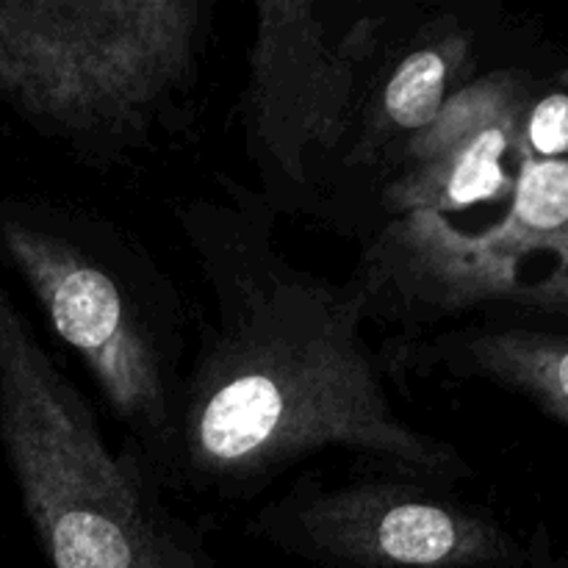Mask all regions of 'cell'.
Masks as SVG:
<instances>
[{
	"label": "cell",
	"mask_w": 568,
	"mask_h": 568,
	"mask_svg": "<svg viewBox=\"0 0 568 568\" xmlns=\"http://www.w3.org/2000/svg\"><path fill=\"white\" fill-rule=\"evenodd\" d=\"M414 3L258 0L242 94L255 192L277 216L338 222L344 159L366 87Z\"/></svg>",
	"instance_id": "cell-5"
},
{
	"label": "cell",
	"mask_w": 568,
	"mask_h": 568,
	"mask_svg": "<svg viewBox=\"0 0 568 568\" xmlns=\"http://www.w3.org/2000/svg\"><path fill=\"white\" fill-rule=\"evenodd\" d=\"M568 159V89L532 92L519 125L516 161Z\"/></svg>",
	"instance_id": "cell-10"
},
{
	"label": "cell",
	"mask_w": 568,
	"mask_h": 568,
	"mask_svg": "<svg viewBox=\"0 0 568 568\" xmlns=\"http://www.w3.org/2000/svg\"><path fill=\"white\" fill-rule=\"evenodd\" d=\"M486 70V22L475 6L414 3L366 87L344 159L336 231L364 239L375 231L377 192L397 155L460 87Z\"/></svg>",
	"instance_id": "cell-7"
},
{
	"label": "cell",
	"mask_w": 568,
	"mask_h": 568,
	"mask_svg": "<svg viewBox=\"0 0 568 568\" xmlns=\"http://www.w3.org/2000/svg\"><path fill=\"white\" fill-rule=\"evenodd\" d=\"M253 541L316 568H525L508 525L455 486L375 475H303L247 516Z\"/></svg>",
	"instance_id": "cell-6"
},
{
	"label": "cell",
	"mask_w": 568,
	"mask_h": 568,
	"mask_svg": "<svg viewBox=\"0 0 568 568\" xmlns=\"http://www.w3.org/2000/svg\"><path fill=\"white\" fill-rule=\"evenodd\" d=\"M214 0H0V105L94 170L189 125Z\"/></svg>",
	"instance_id": "cell-3"
},
{
	"label": "cell",
	"mask_w": 568,
	"mask_h": 568,
	"mask_svg": "<svg viewBox=\"0 0 568 568\" xmlns=\"http://www.w3.org/2000/svg\"><path fill=\"white\" fill-rule=\"evenodd\" d=\"M0 568H3V564H0Z\"/></svg>",
	"instance_id": "cell-12"
},
{
	"label": "cell",
	"mask_w": 568,
	"mask_h": 568,
	"mask_svg": "<svg viewBox=\"0 0 568 568\" xmlns=\"http://www.w3.org/2000/svg\"><path fill=\"white\" fill-rule=\"evenodd\" d=\"M172 216L209 300L183 381L175 491L244 503L331 449L455 488L475 477L453 442L394 408L361 288L294 264L253 186L220 172Z\"/></svg>",
	"instance_id": "cell-1"
},
{
	"label": "cell",
	"mask_w": 568,
	"mask_h": 568,
	"mask_svg": "<svg viewBox=\"0 0 568 568\" xmlns=\"http://www.w3.org/2000/svg\"><path fill=\"white\" fill-rule=\"evenodd\" d=\"M0 264L81 361L122 442L175 491L189 316L170 272L111 216L14 192H0Z\"/></svg>",
	"instance_id": "cell-2"
},
{
	"label": "cell",
	"mask_w": 568,
	"mask_h": 568,
	"mask_svg": "<svg viewBox=\"0 0 568 568\" xmlns=\"http://www.w3.org/2000/svg\"><path fill=\"white\" fill-rule=\"evenodd\" d=\"M383 369L430 381L488 383L568 427V331L466 322L403 333L383 349Z\"/></svg>",
	"instance_id": "cell-9"
},
{
	"label": "cell",
	"mask_w": 568,
	"mask_h": 568,
	"mask_svg": "<svg viewBox=\"0 0 568 568\" xmlns=\"http://www.w3.org/2000/svg\"><path fill=\"white\" fill-rule=\"evenodd\" d=\"M0 453L50 568H225L92 403L0 277Z\"/></svg>",
	"instance_id": "cell-4"
},
{
	"label": "cell",
	"mask_w": 568,
	"mask_h": 568,
	"mask_svg": "<svg viewBox=\"0 0 568 568\" xmlns=\"http://www.w3.org/2000/svg\"><path fill=\"white\" fill-rule=\"evenodd\" d=\"M536 81L525 67L494 64L444 103L410 139L377 192V227L405 214L453 220L483 203H508L519 125ZM375 227V231H377Z\"/></svg>",
	"instance_id": "cell-8"
},
{
	"label": "cell",
	"mask_w": 568,
	"mask_h": 568,
	"mask_svg": "<svg viewBox=\"0 0 568 568\" xmlns=\"http://www.w3.org/2000/svg\"><path fill=\"white\" fill-rule=\"evenodd\" d=\"M505 311L568 320V272H555V275L538 277V281L516 288L505 303Z\"/></svg>",
	"instance_id": "cell-11"
}]
</instances>
